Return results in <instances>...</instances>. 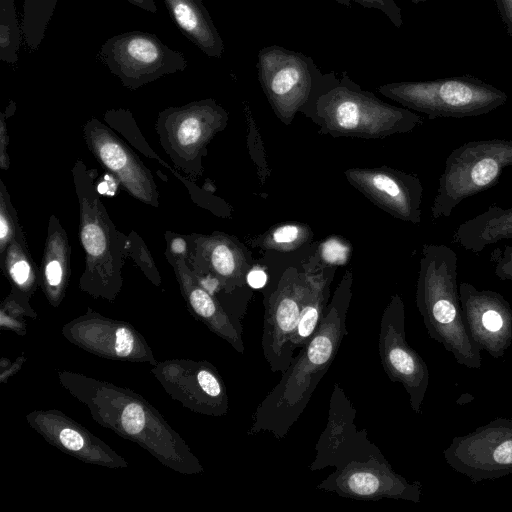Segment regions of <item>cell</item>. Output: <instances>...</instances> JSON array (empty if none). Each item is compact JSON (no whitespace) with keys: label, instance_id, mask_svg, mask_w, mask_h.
<instances>
[{"label":"cell","instance_id":"obj_1","mask_svg":"<svg viewBox=\"0 0 512 512\" xmlns=\"http://www.w3.org/2000/svg\"><path fill=\"white\" fill-rule=\"evenodd\" d=\"M351 287L352 274L347 271L313 336L257 406L248 434L270 432L281 440L300 418L348 334L346 318Z\"/></svg>","mask_w":512,"mask_h":512},{"label":"cell","instance_id":"obj_2","mask_svg":"<svg viewBox=\"0 0 512 512\" xmlns=\"http://www.w3.org/2000/svg\"><path fill=\"white\" fill-rule=\"evenodd\" d=\"M58 375L63 387L88 407L100 425L136 442L177 472H202L200 462L183 439L140 395L81 374Z\"/></svg>","mask_w":512,"mask_h":512},{"label":"cell","instance_id":"obj_3","mask_svg":"<svg viewBox=\"0 0 512 512\" xmlns=\"http://www.w3.org/2000/svg\"><path fill=\"white\" fill-rule=\"evenodd\" d=\"M302 113L320 126L321 134L366 140L408 133L423 123L414 111L380 100L345 73L335 76Z\"/></svg>","mask_w":512,"mask_h":512},{"label":"cell","instance_id":"obj_4","mask_svg":"<svg viewBox=\"0 0 512 512\" xmlns=\"http://www.w3.org/2000/svg\"><path fill=\"white\" fill-rule=\"evenodd\" d=\"M71 172L79 207V239L85 253L79 288L94 298L113 301L123 284L128 237L109 217L83 160L77 159Z\"/></svg>","mask_w":512,"mask_h":512},{"label":"cell","instance_id":"obj_5","mask_svg":"<svg viewBox=\"0 0 512 512\" xmlns=\"http://www.w3.org/2000/svg\"><path fill=\"white\" fill-rule=\"evenodd\" d=\"M378 91L405 108L427 115L429 119L480 116L508 100L504 91L470 75L393 82L380 86Z\"/></svg>","mask_w":512,"mask_h":512},{"label":"cell","instance_id":"obj_6","mask_svg":"<svg viewBox=\"0 0 512 512\" xmlns=\"http://www.w3.org/2000/svg\"><path fill=\"white\" fill-rule=\"evenodd\" d=\"M509 166L511 139L473 140L453 149L439 178L431 207L432 219L449 217L461 201L493 187Z\"/></svg>","mask_w":512,"mask_h":512},{"label":"cell","instance_id":"obj_7","mask_svg":"<svg viewBox=\"0 0 512 512\" xmlns=\"http://www.w3.org/2000/svg\"><path fill=\"white\" fill-rule=\"evenodd\" d=\"M257 69L269 104L286 125L336 76L334 72L322 73L310 56L278 45L259 51Z\"/></svg>","mask_w":512,"mask_h":512},{"label":"cell","instance_id":"obj_8","mask_svg":"<svg viewBox=\"0 0 512 512\" xmlns=\"http://www.w3.org/2000/svg\"><path fill=\"white\" fill-rule=\"evenodd\" d=\"M227 123V111L209 98L165 108L158 114L155 129L174 166L197 179L203 174L202 159L208 144Z\"/></svg>","mask_w":512,"mask_h":512},{"label":"cell","instance_id":"obj_9","mask_svg":"<svg viewBox=\"0 0 512 512\" xmlns=\"http://www.w3.org/2000/svg\"><path fill=\"white\" fill-rule=\"evenodd\" d=\"M99 56L122 85L136 90L187 67L185 56L166 46L155 34L130 31L107 39Z\"/></svg>","mask_w":512,"mask_h":512},{"label":"cell","instance_id":"obj_10","mask_svg":"<svg viewBox=\"0 0 512 512\" xmlns=\"http://www.w3.org/2000/svg\"><path fill=\"white\" fill-rule=\"evenodd\" d=\"M308 288V273L288 268L275 290L265 299V314L261 347L272 372L283 373L290 365L294 351L291 338L296 330Z\"/></svg>","mask_w":512,"mask_h":512},{"label":"cell","instance_id":"obj_11","mask_svg":"<svg viewBox=\"0 0 512 512\" xmlns=\"http://www.w3.org/2000/svg\"><path fill=\"white\" fill-rule=\"evenodd\" d=\"M356 408L338 383L334 384L329 402L327 425L315 445L310 471L327 467L340 468L352 461L385 459L365 430L355 424Z\"/></svg>","mask_w":512,"mask_h":512},{"label":"cell","instance_id":"obj_12","mask_svg":"<svg viewBox=\"0 0 512 512\" xmlns=\"http://www.w3.org/2000/svg\"><path fill=\"white\" fill-rule=\"evenodd\" d=\"M84 142L98 163L136 200L158 208L159 191L152 172L112 129L97 118L82 127Z\"/></svg>","mask_w":512,"mask_h":512},{"label":"cell","instance_id":"obj_13","mask_svg":"<svg viewBox=\"0 0 512 512\" xmlns=\"http://www.w3.org/2000/svg\"><path fill=\"white\" fill-rule=\"evenodd\" d=\"M153 373L165 389L189 409L210 416L229 410L224 382L207 361H169L156 365Z\"/></svg>","mask_w":512,"mask_h":512},{"label":"cell","instance_id":"obj_14","mask_svg":"<svg viewBox=\"0 0 512 512\" xmlns=\"http://www.w3.org/2000/svg\"><path fill=\"white\" fill-rule=\"evenodd\" d=\"M63 335L75 345L113 360L148 361L156 364L144 338L130 324L90 312L63 327Z\"/></svg>","mask_w":512,"mask_h":512},{"label":"cell","instance_id":"obj_15","mask_svg":"<svg viewBox=\"0 0 512 512\" xmlns=\"http://www.w3.org/2000/svg\"><path fill=\"white\" fill-rule=\"evenodd\" d=\"M344 173L357 190L393 217L413 224L421 221L423 186L417 176L387 166Z\"/></svg>","mask_w":512,"mask_h":512},{"label":"cell","instance_id":"obj_16","mask_svg":"<svg viewBox=\"0 0 512 512\" xmlns=\"http://www.w3.org/2000/svg\"><path fill=\"white\" fill-rule=\"evenodd\" d=\"M27 420L47 442L83 462L110 468L128 465L103 441L59 411H34Z\"/></svg>","mask_w":512,"mask_h":512},{"label":"cell","instance_id":"obj_17","mask_svg":"<svg viewBox=\"0 0 512 512\" xmlns=\"http://www.w3.org/2000/svg\"><path fill=\"white\" fill-rule=\"evenodd\" d=\"M316 488L334 492L344 498L373 501L405 498L408 489L403 479L392 471L386 459L349 462L336 468Z\"/></svg>","mask_w":512,"mask_h":512},{"label":"cell","instance_id":"obj_18","mask_svg":"<svg viewBox=\"0 0 512 512\" xmlns=\"http://www.w3.org/2000/svg\"><path fill=\"white\" fill-rule=\"evenodd\" d=\"M404 307L401 298L394 295L380 320L378 349L382 367L392 381L401 382L412 396H416L424 379V369L418 357L404 340Z\"/></svg>","mask_w":512,"mask_h":512},{"label":"cell","instance_id":"obj_19","mask_svg":"<svg viewBox=\"0 0 512 512\" xmlns=\"http://www.w3.org/2000/svg\"><path fill=\"white\" fill-rule=\"evenodd\" d=\"M188 257L185 260L195 274L217 278L223 289L241 286L247 269L244 253L230 236L214 232L210 235H186Z\"/></svg>","mask_w":512,"mask_h":512},{"label":"cell","instance_id":"obj_20","mask_svg":"<svg viewBox=\"0 0 512 512\" xmlns=\"http://www.w3.org/2000/svg\"><path fill=\"white\" fill-rule=\"evenodd\" d=\"M164 255L175 273L191 313L237 352L243 354L245 347L241 333L219 301L200 285L184 258L172 255L167 250Z\"/></svg>","mask_w":512,"mask_h":512},{"label":"cell","instance_id":"obj_21","mask_svg":"<svg viewBox=\"0 0 512 512\" xmlns=\"http://www.w3.org/2000/svg\"><path fill=\"white\" fill-rule=\"evenodd\" d=\"M71 248L67 233L58 217L52 214L48 220L47 234L41 261L40 285L53 306L63 300L71 273Z\"/></svg>","mask_w":512,"mask_h":512},{"label":"cell","instance_id":"obj_22","mask_svg":"<svg viewBox=\"0 0 512 512\" xmlns=\"http://www.w3.org/2000/svg\"><path fill=\"white\" fill-rule=\"evenodd\" d=\"M168 12L182 33L203 53L221 58L223 40L202 0H163Z\"/></svg>","mask_w":512,"mask_h":512},{"label":"cell","instance_id":"obj_23","mask_svg":"<svg viewBox=\"0 0 512 512\" xmlns=\"http://www.w3.org/2000/svg\"><path fill=\"white\" fill-rule=\"evenodd\" d=\"M308 273V288L303 301L296 330L291 338V349H301L310 340L319 326L328 306L331 268L311 259L303 264Z\"/></svg>","mask_w":512,"mask_h":512},{"label":"cell","instance_id":"obj_24","mask_svg":"<svg viewBox=\"0 0 512 512\" xmlns=\"http://www.w3.org/2000/svg\"><path fill=\"white\" fill-rule=\"evenodd\" d=\"M507 239H512V207L502 208L496 204L461 223L452 236L454 243L473 253Z\"/></svg>","mask_w":512,"mask_h":512},{"label":"cell","instance_id":"obj_25","mask_svg":"<svg viewBox=\"0 0 512 512\" xmlns=\"http://www.w3.org/2000/svg\"><path fill=\"white\" fill-rule=\"evenodd\" d=\"M0 265L11 284V294L28 302L40 284V271L29 252L26 239H12L0 255Z\"/></svg>","mask_w":512,"mask_h":512},{"label":"cell","instance_id":"obj_26","mask_svg":"<svg viewBox=\"0 0 512 512\" xmlns=\"http://www.w3.org/2000/svg\"><path fill=\"white\" fill-rule=\"evenodd\" d=\"M58 0H24L21 32L30 50L40 46Z\"/></svg>","mask_w":512,"mask_h":512},{"label":"cell","instance_id":"obj_27","mask_svg":"<svg viewBox=\"0 0 512 512\" xmlns=\"http://www.w3.org/2000/svg\"><path fill=\"white\" fill-rule=\"evenodd\" d=\"M103 118L106 124L120 133L135 149L159 163L163 160L154 152L143 137L132 113L123 108L107 110Z\"/></svg>","mask_w":512,"mask_h":512},{"label":"cell","instance_id":"obj_28","mask_svg":"<svg viewBox=\"0 0 512 512\" xmlns=\"http://www.w3.org/2000/svg\"><path fill=\"white\" fill-rule=\"evenodd\" d=\"M25 239L20 226L17 210L2 179H0V255H2L12 239Z\"/></svg>","mask_w":512,"mask_h":512},{"label":"cell","instance_id":"obj_29","mask_svg":"<svg viewBox=\"0 0 512 512\" xmlns=\"http://www.w3.org/2000/svg\"><path fill=\"white\" fill-rule=\"evenodd\" d=\"M127 237V256L133 259L154 285L159 286L161 284V276L146 243L134 230H131Z\"/></svg>","mask_w":512,"mask_h":512},{"label":"cell","instance_id":"obj_30","mask_svg":"<svg viewBox=\"0 0 512 512\" xmlns=\"http://www.w3.org/2000/svg\"><path fill=\"white\" fill-rule=\"evenodd\" d=\"M309 228L295 223L283 224L271 230L264 238V245L278 250H291L305 242Z\"/></svg>","mask_w":512,"mask_h":512},{"label":"cell","instance_id":"obj_31","mask_svg":"<svg viewBox=\"0 0 512 512\" xmlns=\"http://www.w3.org/2000/svg\"><path fill=\"white\" fill-rule=\"evenodd\" d=\"M319 253L323 265L329 267L340 266L348 261L350 248L340 237L331 236L320 245Z\"/></svg>","mask_w":512,"mask_h":512},{"label":"cell","instance_id":"obj_32","mask_svg":"<svg viewBox=\"0 0 512 512\" xmlns=\"http://www.w3.org/2000/svg\"><path fill=\"white\" fill-rule=\"evenodd\" d=\"M339 4H342L346 7L351 6V4L358 3L361 6L366 8H374L383 12L389 20L396 26L401 27L403 24L401 9L395 3L394 0H335Z\"/></svg>","mask_w":512,"mask_h":512},{"label":"cell","instance_id":"obj_33","mask_svg":"<svg viewBox=\"0 0 512 512\" xmlns=\"http://www.w3.org/2000/svg\"><path fill=\"white\" fill-rule=\"evenodd\" d=\"M489 259L494 264L495 274L498 277L512 280V245L495 248Z\"/></svg>","mask_w":512,"mask_h":512},{"label":"cell","instance_id":"obj_34","mask_svg":"<svg viewBox=\"0 0 512 512\" xmlns=\"http://www.w3.org/2000/svg\"><path fill=\"white\" fill-rule=\"evenodd\" d=\"M16 105L13 101L7 106L4 112L0 114V168L6 171L10 167L8 154L9 134L6 119L14 114Z\"/></svg>","mask_w":512,"mask_h":512},{"label":"cell","instance_id":"obj_35","mask_svg":"<svg viewBox=\"0 0 512 512\" xmlns=\"http://www.w3.org/2000/svg\"><path fill=\"white\" fill-rule=\"evenodd\" d=\"M166 249L172 255L180 256L185 260L188 257V241L186 235H180L171 231L165 232Z\"/></svg>","mask_w":512,"mask_h":512},{"label":"cell","instance_id":"obj_36","mask_svg":"<svg viewBox=\"0 0 512 512\" xmlns=\"http://www.w3.org/2000/svg\"><path fill=\"white\" fill-rule=\"evenodd\" d=\"M495 3L507 34L512 37V0H495Z\"/></svg>","mask_w":512,"mask_h":512},{"label":"cell","instance_id":"obj_37","mask_svg":"<svg viewBox=\"0 0 512 512\" xmlns=\"http://www.w3.org/2000/svg\"><path fill=\"white\" fill-rule=\"evenodd\" d=\"M246 282L250 287L260 289L267 282V274L260 267H254L247 272Z\"/></svg>","mask_w":512,"mask_h":512},{"label":"cell","instance_id":"obj_38","mask_svg":"<svg viewBox=\"0 0 512 512\" xmlns=\"http://www.w3.org/2000/svg\"><path fill=\"white\" fill-rule=\"evenodd\" d=\"M482 323L487 330L496 332L502 327L503 320L496 310L490 309L483 313Z\"/></svg>","mask_w":512,"mask_h":512},{"label":"cell","instance_id":"obj_39","mask_svg":"<svg viewBox=\"0 0 512 512\" xmlns=\"http://www.w3.org/2000/svg\"><path fill=\"white\" fill-rule=\"evenodd\" d=\"M494 459L500 464L512 463V441L502 443L494 452Z\"/></svg>","mask_w":512,"mask_h":512},{"label":"cell","instance_id":"obj_40","mask_svg":"<svg viewBox=\"0 0 512 512\" xmlns=\"http://www.w3.org/2000/svg\"><path fill=\"white\" fill-rule=\"evenodd\" d=\"M15 20H17V13L14 0H0V21L7 22Z\"/></svg>","mask_w":512,"mask_h":512},{"label":"cell","instance_id":"obj_41","mask_svg":"<svg viewBox=\"0 0 512 512\" xmlns=\"http://www.w3.org/2000/svg\"><path fill=\"white\" fill-rule=\"evenodd\" d=\"M129 3L150 13L157 12V6L153 0H126Z\"/></svg>","mask_w":512,"mask_h":512},{"label":"cell","instance_id":"obj_42","mask_svg":"<svg viewBox=\"0 0 512 512\" xmlns=\"http://www.w3.org/2000/svg\"><path fill=\"white\" fill-rule=\"evenodd\" d=\"M410 1H412L413 3H420V2H426L428 0H410Z\"/></svg>","mask_w":512,"mask_h":512}]
</instances>
